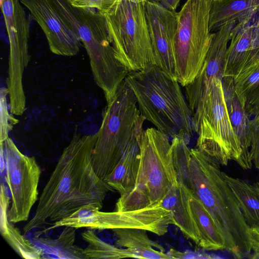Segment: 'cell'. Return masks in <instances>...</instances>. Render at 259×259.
Listing matches in <instances>:
<instances>
[{
  "label": "cell",
  "mask_w": 259,
  "mask_h": 259,
  "mask_svg": "<svg viewBox=\"0 0 259 259\" xmlns=\"http://www.w3.org/2000/svg\"><path fill=\"white\" fill-rule=\"evenodd\" d=\"M97 137L96 133L73 135L42 190L34 215L23 227L24 234L62 220L85 205L102 209L107 194L113 189L93 167Z\"/></svg>",
  "instance_id": "obj_1"
},
{
  "label": "cell",
  "mask_w": 259,
  "mask_h": 259,
  "mask_svg": "<svg viewBox=\"0 0 259 259\" xmlns=\"http://www.w3.org/2000/svg\"><path fill=\"white\" fill-rule=\"evenodd\" d=\"M178 181L203 204L224 237L226 250L238 258L252 252L250 228L238 202L213 159L181 139L171 143Z\"/></svg>",
  "instance_id": "obj_2"
},
{
  "label": "cell",
  "mask_w": 259,
  "mask_h": 259,
  "mask_svg": "<svg viewBox=\"0 0 259 259\" xmlns=\"http://www.w3.org/2000/svg\"><path fill=\"white\" fill-rule=\"evenodd\" d=\"M124 80L145 119L169 138L188 145L193 131L192 114L178 80L155 65L130 71Z\"/></svg>",
  "instance_id": "obj_3"
},
{
  "label": "cell",
  "mask_w": 259,
  "mask_h": 259,
  "mask_svg": "<svg viewBox=\"0 0 259 259\" xmlns=\"http://www.w3.org/2000/svg\"><path fill=\"white\" fill-rule=\"evenodd\" d=\"M52 1L83 45L94 80L110 101L130 71L115 55L104 15L94 9L75 7L69 0Z\"/></svg>",
  "instance_id": "obj_4"
},
{
  "label": "cell",
  "mask_w": 259,
  "mask_h": 259,
  "mask_svg": "<svg viewBox=\"0 0 259 259\" xmlns=\"http://www.w3.org/2000/svg\"><path fill=\"white\" fill-rule=\"evenodd\" d=\"M169 139L155 128L143 131L139 140L140 162L136 185L128 194L119 197L116 211L158 206L169 189L178 184Z\"/></svg>",
  "instance_id": "obj_5"
},
{
  "label": "cell",
  "mask_w": 259,
  "mask_h": 259,
  "mask_svg": "<svg viewBox=\"0 0 259 259\" xmlns=\"http://www.w3.org/2000/svg\"><path fill=\"white\" fill-rule=\"evenodd\" d=\"M192 120L198 135L197 148L219 164L234 161L244 169L251 168L252 162L244 155L232 125L221 79L213 77L209 81Z\"/></svg>",
  "instance_id": "obj_6"
},
{
  "label": "cell",
  "mask_w": 259,
  "mask_h": 259,
  "mask_svg": "<svg viewBox=\"0 0 259 259\" xmlns=\"http://www.w3.org/2000/svg\"><path fill=\"white\" fill-rule=\"evenodd\" d=\"M145 120L134 94L124 80L107 102L96 133L92 163L101 179L113 170L133 140L142 132Z\"/></svg>",
  "instance_id": "obj_7"
},
{
  "label": "cell",
  "mask_w": 259,
  "mask_h": 259,
  "mask_svg": "<svg viewBox=\"0 0 259 259\" xmlns=\"http://www.w3.org/2000/svg\"><path fill=\"white\" fill-rule=\"evenodd\" d=\"M145 3L122 0L103 14L115 55L130 71L155 64Z\"/></svg>",
  "instance_id": "obj_8"
},
{
  "label": "cell",
  "mask_w": 259,
  "mask_h": 259,
  "mask_svg": "<svg viewBox=\"0 0 259 259\" xmlns=\"http://www.w3.org/2000/svg\"><path fill=\"white\" fill-rule=\"evenodd\" d=\"M213 0H187L177 12L178 26L174 43L176 79L185 87L199 73L213 32L209 29Z\"/></svg>",
  "instance_id": "obj_9"
},
{
  "label": "cell",
  "mask_w": 259,
  "mask_h": 259,
  "mask_svg": "<svg viewBox=\"0 0 259 259\" xmlns=\"http://www.w3.org/2000/svg\"><path fill=\"white\" fill-rule=\"evenodd\" d=\"M0 145L5 162V180L11 197L9 220L14 224L26 222L38 200L41 170L35 157L23 154L10 138Z\"/></svg>",
  "instance_id": "obj_10"
},
{
  "label": "cell",
  "mask_w": 259,
  "mask_h": 259,
  "mask_svg": "<svg viewBox=\"0 0 259 259\" xmlns=\"http://www.w3.org/2000/svg\"><path fill=\"white\" fill-rule=\"evenodd\" d=\"M20 0H1V8L8 35L9 57L7 89L11 111H24L26 98L23 75L30 60L28 40L30 21Z\"/></svg>",
  "instance_id": "obj_11"
},
{
  "label": "cell",
  "mask_w": 259,
  "mask_h": 259,
  "mask_svg": "<svg viewBox=\"0 0 259 259\" xmlns=\"http://www.w3.org/2000/svg\"><path fill=\"white\" fill-rule=\"evenodd\" d=\"M145 13L155 65L176 79L174 43L177 30V12L157 1L145 2Z\"/></svg>",
  "instance_id": "obj_12"
},
{
  "label": "cell",
  "mask_w": 259,
  "mask_h": 259,
  "mask_svg": "<svg viewBox=\"0 0 259 259\" xmlns=\"http://www.w3.org/2000/svg\"><path fill=\"white\" fill-rule=\"evenodd\" d=\"M20 2L40 27L53 53L73 56L78 53L81 41L61 16L52 0Z\"/></svg>",
  "instance_id": "obj_13"
},
{
  "label": "cell",
  "mask_w": 259,
  "mask_h": 259,
  "mask_svg": "<svg viewBox=\"0 0 259 259\" xmlns=\"http://www.w3.org/2000/svg\"><path fill=\"white\" fill-rule=\"evenodd\" d=\"M236 22H227L213 32L203 65L194 80L185 87L186 100L192 114L196 111L204 91L213 77L223 76L226 56L231 31Z\"/></svg>",
  "instance_id": "obj_14"
},
{
  "label": "cell",
  "mask_w": 259,
  "mask_h": 259,
  "mask_svg": "<svg viewBox=\"0 0 259 259\" xmlns=\"http://www.w3.org/2000/svg\"><path fill=\"white\" fill-rule=\"evenodd\" d=\"M100 210L93 205L84 206L71 215L37 231L34 236L38 237L57 228L65 226L76 229L87 228L93 230H112L116 228H135L138 225L139 215L135 210L106 212Z\"/></svg>",
  "instance_id": "obj_15"
},
{
  "label": "cell",
  "mask_w": 259,
  "mask_h": 259,
  "mask_svg": "<svg viewBox=\"0 0 259 259\" xmlns=\"http://www.w3.org/2000/svg\"><path fill=\"white\" fill-rule=\"evenodd\" d=\"M259 11L237 22L231 31L227 51L223 76L235 78L241 71L250 51Z\"/></svg>",
  "instance_id": "obj_16"
},
{
  "label": "cell",
  "mask_w": 259,
  "mask_h": 259,
  "mask_svg": "<svg viewBox=\"0 0 259 259\" xmlns=\"http://www.w3.org/2000/svg\"><path fill=\"white\" fill-rule=\"evenodd\" d=\"M11 203L7 189L4 183L1 184L0 192V232L2 237L21 257L26 259L45 258L44 249L34 245L24 237L20 231L8 219Z\"/></svg>",
  "instance_id": "obj_17"
},
{
  "label": "cell",
  "mask_w": 259,
  "mask_h": 259,
  "mask_svg": "<svg viewBox=\"0 0 259 259\" xmlns=\"http://www.w3.org/2000/svg\"><path fill=\"white\" fill-rule=\"evenodd\" d=\"M142 133L133 140L115 167L104 180L120 194V196L128 194L135 187L140 162L139 140Z\"/></svg>",
  "instance_id": "obj_18"
},
{
  "label": "cell",
  "mask_w": 259,
  "mask_h": 259,
  "mask_svg": "<svg viewBox=\"0 0 259 259\" xmlns=\"http://www.w3.org/2000/svg\"><path fill=\"white\" fill-rule=\"evenodd\" d=\"M189 197L188 189L179 182L169 189L159 205L170 211L174 225L186 237L198 245L199 236L191 215Z\"/></svg>",
  "instance_id": "obj_19"
},
{
  "label": "cell",
  "mask_w": 259,
  "mask_h": 259,
  "mask_svg": "<svg viewBox=\"0 0 259 259\" xmlns=\"http://www.w3.org/2000/svg\"><path fill=\"white\" fill-rule=\"evenodd\" d=\"M112 231L117 238L116 245L128 249L135 258H170L158 243L150 239L145 229L124 228L114 229Z\"/></svg>",
  "instance_id": "obj_20"
},
{
  "label": "cell",
  "mask_w": 259,
  "mask_h": 259,
  "mask_svg": "<svg viewBox=\"0 0 259 259\" xmlns=\"http://www.w3.org/2000/svg\"><path fill=\"white\" fill-rule=\"evenodd\" d=\"M189 196L191 215L199 236L197 245L206 250H226L225 239L209 212L190 192Z\"/></svg>",
  "instance_id": "obj_21"
},
{
  "label": "cell",
  "mask_w": 259,
  "mask_h": 259,
  "mask_svg": "<svg viewBox=\"0 0 259 259\" xmlns=\"http://www.w3.org/2000/svg\"><path fill=\"white\" fill-rule=\"evenodd\" d=\"M259 11V0L212 1L209 15V29L215 31L225 23L237 22Z\"/></svg>",
  "instance_id": "obj_22"
},
{
  "label": "cell",
  "mask_w": 259,
  "mask_h": 259,
  "mask_svg": "<svg viewBox=\"0 0 259 259\" xmlns=\"http://www.w3.org/2000/svg\"><path fill=\"white\" fill-rule=\"evenodd\" d=\"M223 177L234 194L249 228H259V182L250 184L224 172Z\"/></svg>",
  "instance_id": "obj_23"
},
{
  "label": "cell",
  "mask_w": 259,
  "mask_h": 259,
  "mask_svg": "<svg viewBox=\"0 0 259 259\" xmlns=\"http://www.w3.org/2000/svg\"><path fill=\"white\" fill-rule=\"evenodd\" d=\"M222 81L232 125L240 140L244 155L252 161L250 155V143L248 138V123L249 119L235 93L234 78L224 77Z\"/></svg>",
  "instance_id": "obj_24"
},
{
  "label": "cell",
  "mask_w": 259,
  "mask_h": 259,
  "mask_svg": "<svg viewBox=\"0 0 259 259\" xmlns=\"http://www.w3.org/2000/svg\"><path fill=\"white\" fill-rule=\"evenodd\" d=\"M75 230L73 227L65 226L56 238L40 236L34 237V239L45 248V258L84 259L83 248L74 244Z\"/></svg>",
  "instance_id": "obj_25"
},
{
  "label": "cell",
  "mask_w": 259,
  "mask_h": 259,
  "mask_svg": "<svg viewBox=\"0 0 259 259\" xmlns=\"http://www.w3.org/2000/svg\"><path fill=\"white\" fill-rule=\"evenodd\" d=\"M82 239L87 243L83 249L84 259L121 258L135 257L127 248H120L101 240L93 231L89 229L81 234Z\"/></svg>",
  "instance_id": "obj_26"
},
{
  "label": "cell",
  "mask_w": 259,
  "mask_h": 259,
  "mask_svg": "<svg viewBox=\"0 0 259 259\" xmlns=\"http://www.w3.org/2000/svg\"><path fill=\"white\" fill-rule=\"evenodd\" d=\"M235 93L244 107L246 98L259 83V61L234 78Z\"/></svg>",
  "instance_id": "obj_27"
},
{
  "label": "cell",
  "mask_w": 259,
  "mask_h": 259,
  "mask_svg": "<svg viewBox=\"0 0 259 259\" xmlns=\"http://www.w3.org/2000/svg\"><path fill=\"white\" fill-rule=\"evenodd\" d=\"M8 95L7 88L2 87L0 93V142H3L9 136L14 125L17 123V120L10 115L8 111L7 96Z\"/></svg>",
  "instance_id": "obj_28"
},
{
  "label": "cell",
  "mask_w": 259,
  "mask_h": 259,
  "mask_svg": "<svg viewBox=\"0 0 259 259\" xmlns=\"http://www.w3.org/2000/svg\"><path fill=\"white\" fill-rule=\"evenodd\" d=\"M248 138L250 143V155L252 163L259 169V115L249 119Z\"/></svg>",
  "instance_id": "obj_29"
},
{
  "label": "cell",
  "mask_w": 259,
  "mask_h": 259,
  "mask_svg": "<svg viewBox=\"0 0 259 259\" xmlns=\"http://www.w3.org/2000/svg\"><path fill=\"white\" fill-rule=\"evenodd\" d=\"M72 5L81 8L94 9L103 14L108 13L122 0H69Z\"/></svg>",
  "instance_id": "obj_30"
},
{
  "label": "cell",
  "mask_w": 259,
  "mask_h": 259,
  "mask_svg": "<svg viewBox=\"0 0 259 259\" xmlns=\"http://www.w3.org/2000/svg\"><path fill=\"white\" fill-rule=\"evenodd\" d=\"M244 109L248 118L259 115V83L248 95Z\"/></svg>",
  "instance_id": "obj_31"
},
{
  "label": "cell",
  "mask_w": 259,
  "mask_h": 259,
  "mask_svg": "<svg viewBox=\"0 0 259 259\" xmlns=\"http://www.w3.org/2000/svg\"><path fill=\"white\" fill-rule=\"evenodd\" d=\"M167 254L170 258H206L203 254L192 251L181 252L170 248Z\"/></svg>",
  "instance_id": "obj_32"
},
{
  "label": "cell",
  "mask_w": 259,
  "mask_h": 259,
  "mask_svg": "<svg viewBox=\"0 0 259 259\" xmlns=\"http://www.w3.org/2000/svg\"><path fill=\"white\" fill-rule=\"evenodd\" d=\"M159 2L167 9L176 11L180 5V0H159Z\"/></svg>",
  "instance_id": "obj_33"
},
{
  "label": "cell",
  "mask_w": 259,
  "mask_h": 259,
  "mask_svg": "<svg viewBox=\"0 0 259 259\" xmlns=\"http://www.w3.org/2000/svg\"><path fill=\"white\" fill-rule=\"evenodd\" d=\"M132 1H135L138 2H151V1H157L159 2V0H132Z\"/></svg>",
  "instance_id": "obj_34"
},
{
  "label": "cell",
  "mask_w": 259,
  "mask_h": 259,
  "mask_svg": "<svg viewBox=\"0 0 259 259\" xmlns=\"http://www.w3.org/2000/svg\"><path fill=\"white\" fill-rule=\"evenodd\" d=\"M213 1H221L222 0H213Z\"/></svg>",
  "instance_id": "obj_35"
},
{
  "label": "cell",
  "mask_w": 259,
  "mask_h": 259,
  "mask_svg": "<svg viewBox=\"0 0 259 259\" xmlns=\"http://www.w3.org/2000/svg\"><path fill=\"white\" fill-rule=\"evenodd\" d=\"M258 182H259V181H258Z\"/></svg>",
  "instance_id": "obj_36"
}]
</instances>
